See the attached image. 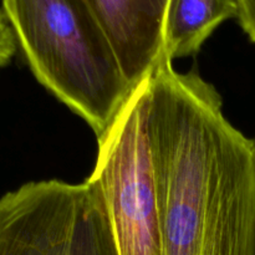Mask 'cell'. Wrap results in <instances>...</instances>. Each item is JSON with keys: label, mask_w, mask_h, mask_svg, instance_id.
<instances>
[{"label": "cell", "mask_w": 255, "mask_h": 255, "mask_svg": "<svg viewBox=\"0 0 255 255\" xmlns=\"http://www.w3.org/2000/svg\"><path fill=\"white\" fill-rule=\"evenodd\" d=\"M172 62L148 76L146 114L161 255H255V141L213 85Z\"/></svg>", "instance_id": "obj_1"}, {"label": "cell", "mask_w": 255, "mask_h": 255, "mask_svg": "<svg viewBox=\"0 0 255 255\" xmlns=\"http://www.w3.org/2000/svg\"><path fill=\"white\" fill-rule=\"evenodd\" d=\"M35 79L99 138L136 89L87 0H1Z\"/></svg>", "instance_id": "obj_2"}, {"label": "cell", "mask_w": 255, "mask_h": 255, "mask_svg": "<svg viewBox=\"0 0 255 255\" xmlns=\"http://www.w3.org/2000/svg\"><path fill=\"white\" fill-rule=\"evenodd\" d=\"M0 255H119L99 187L51 179L5 193Z\"/></svg>", "instance_id": "obj_3"}, {"label": "cell", "mask_w": 255, "mask_h": 255, "mask_svg": "<svg viewBox=\"0 0 255 255\" xmlns=\"http://www.w3.org/2000/svg\"><path fill=\"white\" fill-rule=\"evenodd\" d=\"M148 77L97 138L89 179L101 191L119 255H161L156 182L147 136Z\"/></svg>", "instance_id": "obj_4"}, {"label": "cell", "mask_w": 255, "mask_h": 255, "mask_svg": "<svg viewBox=\"0 0 255 255\" xmlns=\"http://www.w3.org/2000/svg\"><path fill=\"white\" fill-rule=\"evenodd\" d=\"M133 89L166 59L164 24L171 0H87Z\"/></svg>", "instance_id": "obj_5"}, {"label": "cell", "mask_w": 255, "mask_h": 255, "mask_svg": "<svg viewBox=\"0 0 255 255\" xmlns=\"http://www.w3.org/2000/svg\"><path fill=\"white\" fill-rule=\"evenodd\" d=\"M238 0H171L164 24V54L171 61L201 50L226 20L237 19Z\"/></svg>", "instance_id": "obj_6"}, {"label": "cell", "mask_w": 255, "mask_h": 255, "mask_svg": "<svg viewBox=\"0 0 255 255\" xmlns=\"http://www.w3.org/2000/svg\"><path fill=\"white\" fill-rule=\"evenodd\" d=\"M17 49L19 46H17L14 30L4 10L0 7V67L7 66L11 62Z\"/></svg>", "instance_id": "obj_7"}, {"label": "cell", "mask_w": 255, "mask_h": 255, "mask_svg": "<svg viewBox=\"0 0 255 255\" xmlns=\"http://www.w3.org/2000/svg\"><path fill=\"white\" fill-rule=\"evenodd\" d=\"M237 20L249 40L255 44V0H238Z\"/></svg>", "instance_id": "obj_8"}]
</instances>
